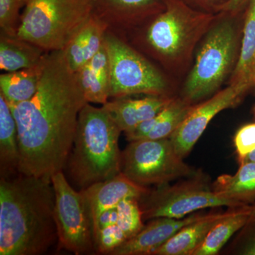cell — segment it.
<instances>
[{
  "label": "cell",
  "mask_w": 255,
  "mask_h": 255,
  "mask_svg": "<svg viewBox=\"0 0 255 255\" xmlns=\"http://www.w3.org/2000/svg\"><path fill=\"white\" fill-rule=\"evenodd\" d=\"M230 247V254L255 255V203L252 204L249 219Z\"/></svg>",
  "instance_id": "83f0119b"
},
{
  "label": "cell",
  "mask_w": 255,
  "mask_h": 255,
  "mask_svg": "<svg viewBox=\"0 0 255 255\" xmlns=\"http://www.w3.org/2000/svg\"><path fill=\"white\" fill-rule=\"evenodd\" d=\"M82 189L85 191L93 226L100 215L106 210L117 207L119 202L126 198L139 199L148 190L147 187L132 182L122 172L108 180L95 183Z\"/></svg>",
  "instance_id": "9a60e30c"
},
{
  "label": "cell",
  "mask_w": 255,
  "mask_h": 255,
  "mask_svg": "<svg viewBox=\"0 0 255 255\" xmlns=\"http://www.w3.org/2000/svg\"><path fill=\"white\" fill-rule=\"evenodd\" d=\"M186 4L199 11L219 14L229 0H182Z\"/></svg>",
  "instance_id": "4dcf8cb0"
},
{
  "label": "cell",
  "mask_w": 255,
  "mask_h": 255,
  "mask_svg": "<svg viewBox=\"0 0 255 255\" xmlns=\"http://www.w3.org/2000/svg\"><path fill=\"white\" fill-rule=\"evenodd\" d=\"M108 26L92 14L85 24L72 37L63 50L65 59L74 73L98 53L105 44Z\"/></svg>",
  "instance_id": "2e32d148"
},
{
  "label": "cell",
  "mask_w": 255,
  "mask_h": 255,
  "mask_svg": "<svg viewBox=\"0 0 255 255\" xmlns=\"http://www.w3.org/2000/svg\"><path fill=\"white\" fill-rule=\"evenodd\" d=\"M233 142L238 162L241 163L247 156L255 150V122L240 128L236 132Z\"/></svg>",
  "instance_id": "f546056e"
},
{
  "label": "cell",
  "mask_w": 255,
  "mask_h": 255,
  "mask_svg": "<svg viewBox=\"0 0 255 255\" xmlns=\"http://www.w3.org/2000/svg\"><path fill=\"white\" fill-rule=\"evenodd\" d=\"M105 43L110 60V99L139 95L173 96L167 74L123 36L108 29Z\"/></svg>",
  "instance_id": "52a82bcc"
},
{
  "label": "cell",
  "mask_w": 255,
  "mask_h": 255,
  "mask_svg": "<svg viewBox=\"0 0 255 255\" xmlns=\"http://www.w3.org/2000/svg\"><path fill=\"white\" fill-rule=\"evenodd\" d=\"M165 9L123 36L165 71L181 75L193 64L197 46L219 14L204 12L182 0H164Z\"/></svg>",
  "instance_id": "3957f363"
},
{
  "label": "cell",
  "mask_w": 255,
  "mask_h": 255,
  "mask_svg": "<svg viewBox=\"0 0 255 255\" xmlns=\"http://www.w3.org/2000/svg\"><path fill=\"white\" fill-rule=\"evenodd\" d=\"M28 2V0H0V32L16 36L21 15L20 11Z\"/></svg>",
  "instance_id": "4316f807"
},
{
  "label": "cell",
  "mask_w": 255,
  "mask_h": 255,
  "mask_svg": "<svg viewBox=\"0 0 255 255\" xmlns=\"http://www.w3.org/2000/svg\"><path fill=\"white\" fill-rule=\"evenodd\" d=\"M19 157L17 125L9 104L0 94L1 177H10L14 172H18Z\"/></svg>",
  "instance_id": "44dd1931"
},
{
  "label": "cell",
  "mask_w": 255,
  "mask_h": 255,
  "mask_svg": "<svg viewBox=\"0 0 255 255\" xmlns=\"http://www.w3.org/2000/svg\"><path fill=\"white\" fill-rule=\"evenodd\" d=\"M212 189L218 196L234 201L241 206L255 203V162L240 163L234 174L220 176L212 184Z\"/></svg>",
  "instance_id": "ffe728a7"
},
{
  "label": "cell",
  "mask_w": 255,
  "mask_h": 255,
  "mask_svg": "<svg viewBox=\"0 0 255 255\" xmlns=\"http://www.w3.org/2000/svg\"><path fill=\"white\" fill-rule=\"evenodd\" d=\"M58 238L51 181L18 173L0 179V255H38Z\"/></svg>",
  "instance_id": "7a4b0ae2"
},
{
  "label": "cell",
  "mask_w": 255,
  "mask_h": 255,
  "mask_svg": "<svg viewBox=\"0 0 255 255\" xmlns=\"http://www.w3.org/2000/svg\"><path fill=\"white\" fill-rule=\"evenodd\" d=\"M87 102L104 105L110 99V60L105 43L97 55L76 72Z\"/></svg>",
  "instance_id": "e0dca14e"
},
{
  "label": "cell",
  "mask_w": 255,
  "mask_h": 255,
  "mask_svg": "<svg viewBox=\"0 0 255 255\" xmlns=\"http://www.w3.org/2000/svg\"><path fill=\"white\" fill-rule=\"evenodd\" d=\"M227 214L228 211H225L203 214L179 230L173 237L156 250L152 255H192L215 225Z\"/></svg>",
  "instance_id": "ac0fdd59"
},
{
  "label": "cell",
  "mask_w": 255,
  "mask_h": 255,
  "mask_svg": "<svg viewBox=\"0 0 255 255\" xmlns=\"http://www.w3.org/2000/svg\"><path fill=\"white\" fill-rule=\"evenodd\" d=\"M250 0H229L223 6L221 12L230 13L232 14H238L243 11Z\"/></svg>",
  "instance_id": "d6a6232c"
},
{
  "label": "cell",
  "mask_w": 255,
  "mask_h": 255,
  "mask_svg": "<svg viewBox=\"0 0 255 255\" xmlns=\"http://www.w3.org/2000/svg\"><path fill=\"white\" fill-rule=\"evenodd\" d=\"M239 14L219 13L197 46L181 96L191 105L219 92L226 78L232 75L241 49Z\"/></svg>",
  "instance_id": "5b68a950"
},
{
  "label": "cell",
  "mask_w": 255,
  "mask_h": 255,
  "mask_svg": "<svg viewBox=\"0 0 255 255\" xmlns=\"http://www.w3.org/2000/svg\"><path fill=\"white\" fill-rule=\"evenodd\" d=\"M174 96L146 95L143 98L119 97L102 105L122 132H128L163 110Z\"/></svg>",
  "instance_id": "5bb4252c"
},
{
  "label": "cell",
  "mask_w": 255,
  "mask_h": 255,
  "mask_svg": "<svg viewBox=\"0 0 255 255\" xmlns=\"http://www.w3.org/2000/svg\"><path fill=\"white\" fill-rule=\"evenodd\" d=\"M252 212L251 205L231 208V211L210 231L206 239L192 255H215L246 225Z\"/></svg>",
  "instance_id": "7402d4cb"
},
{
  "label": "cell",
  "mask_w": 255,
  "mask_h": 255,
  "mask_svg": "<svg viewBox=\"0 0 255 255\" xmlns=\"http://www.w3.org/2000/svg\"><path fill=\"white\" fill-rule=\"evenodd\" d=\"M92 14L91 0H28L16 35L46 52L63 50Z\"/></svg>",
  "instance_id": "8992f818"
},
{
  "label": "cell",
  "mask_w": 255,
  "mask_h": 255,
  "mask_svg": "<svg viewBox=\"0 0 255 255\" xmlns=\"http://www.w3.org/2000/svg\"><path fill=\"white\" fill-rule=\"evenodd\" d=\"M194 105L182 97H174L172 102L155 117L145 121L148 134L145 139L168 138L184 122Z\"/></svg>",
  "instance_id": "d4e9b609"
},
{
  "label": "cell",
  "mask_w": 255,
  "mask_h": 255,
  "mask_svg": "<svg viewBox=\"0 0 255 255\" xmlns=\"http://www.w3.org/2000/svg\"><path fill=\"white\" fill-rule=\"evenodd\" d=\"M245 161L255 162V150L254 151H253V152H252L251 154H249V155L247 156L246 158L243 161V162H245Z\"/></svg>",
  "instance_id": "836d02e7"
},
{
  "label": "cell",
  "mask_w": 255,
  "mask_h": 255,
  "mask_svg": "<svg viewBox=\"0 0 255 255\" xmlns=\"http://www.w3.org/2000/svg\"><path fill=\"white\" fill-rule=\"evenodd\" d=\"M119 220L117 225L123 230L128 239L133 237L144 227L142 214L138 199L128 197L119 202L117 206Z\"/></svg>",
  "instance_id": "484cf974"
},
{
  "label": "cell",
  "mask_w": 255,
  "mask_h": 255,
  "mask_svg": "<svg viewBox=\"0 0 255 255\" xmlns=\"http://www.w3.org/2000/svg\"><path fill=\"white\" fill-rule=\"evenodd\" d=\"M92 14L122 36L165 9L164 0H91Z\"/></svg>",
  "instance_id": "7c38bea8"
},
{
  "label": "cell",
  "mask_w": 255,
  "mask_h": 255,
  "mask_svg": "<svg viewBox=\"0 0 255 255\" xmlns=\"http://www.w3.org/2000/svg\"><path fill=\"white\" fill-rule=\"evenodd\" d=\"M251 85L252 87V90L255 88V70L254 73H253V76H252Z\"/></svg>",
  "instance_id": "e575fe53"
},
{
  "label": "cell",
  "mask_w": 255,
  "mask_h": 255,
  "mask_svg": "<svg viewBox=\"0 0 255 255\" xmlns=\"http://www.w3.org/2000/svg\"><path fill=\"white\" fill-rule=\"evenodd\" d=\"M251 90L246 83L229 85L211 98L194 105L184 122L169 137L179 156L184 159L187 157L212 119L222 111L241 103Z\"/></svg>",
  "instance_id": "8fae6325"
},
{
  "label": "cell",
  "mask_w": 255,
  "mask_h": 255,
  "mask_svg": "<svg viewBox=\"0 0 255 255\" xmlns=\"http://www.w3.org/2000/svg\"><path fill=\"white\" fill-rule=\"evenodd\" d=\"M255 70V0H250L245 14L239 56L228 83H246L251 87V80Z\"/></svg>",
  "instance_id": "cb8c5ba5"
},
{
  "label": "cell",
  "mask_w": 255,
  "mask_h": 255,
  "mask_svg": "<svg viewBox=\"0 0 255 255\" xmlns=\"http://www.w3.org/2000/svg\"><path fill=\"white\" fill-rule=\"evenodd\" d=\"M118 220L119 214L117 207L106 210L104 212H102L99 216L95 226H94L95 239L99 231L104 229V228L109 227V226L117 225L118 223Z\"/></svg>",
  "instance_id": "1f68e13d"
},
{
  "label": "cell",
  "mask_w": 255,
  "mask_h": 255,
  "mask_svg": "<svg viewBox=\"0 0 255 255\" xmlns=\"http://www.w3.org/2000/svg\"><path fill=\"white\" fill-rule=\"evenodd\" d=\"M202 214L193 213L182 219L157 218L145 225L141 231L129 238L112 255H152L156 250L173 237L184 226L199 219Z\"/></svg>",
  "instance_id": "4fadbf2b"
},
{
  "label": "cell",
  "mask_w": 255,
  "mask_h": 255,
  "mask_svg": "<svg viewBox=\"0 0 255 255\" xmlns=\"http://www.w3.org/2000/svg\"><path fill=\"white\" fill-rule=\"evenodd\" d=\"M43 62L36 68L1 74L0 94L9 105L22 103L35 95L41 81Z\"/></svg>",
  "instance_id": "603a6c76"
},
{
  "label": "cell",
  "mask_w": 255,
  "mask_h": 255,
  "mask_svg": "<svg viewBox=\"0 0 255 255\" xmlns=\"http://www.w3.org/2000/svg\"><path fill=\"white\" fill-rule=\"evenodd\" d=\"M46 50L16 36L0 32V69L13 72L36 68L43 63Z\"/></svg>",
  "instance_id": "d6986e66"
},
{
  "label": "cell",
  "mask_w": 255,
  "mask_h": 255,
  "mask_svg": "<svg viewBox=\"0 0 255 255\" xmlns=\"http://www.w3.org/2000/svg\"><path fill=\"white\" fill-rule=\"evenodd\" d=\"M127 240L123 230L118 225H114L99 231L95 239V248L98 253L111 255Z\"/></svg>",
  "instance_id": "f1b7e54d"
},
{
  "label": "cell",
  "mask_w": 255,
  "mask_h": 255,
  "mask_svg": "<svg viewBox=\"0 0 255 255\" xmlns=\"http://www.w3.org/2000/svg\"><path fill=\"white\" fill-rule=\"evenodd\" d=\"M55 194V220L60 246L75 255L95 248L94 226L85 191H76L63 171L51 178Z\"/></svg>",
  "instance_id": "30bf717a"
},
{
  "label": "cell",
  "mask_w": 255,
  "mask_h": 255,
  "mask_svg": "<svg viewBox=\"0 0 255 255\" xmlns=\"http://www.w3.org/2000/svg\"><path fill=\"white\" fill-rule=\"evenodd\" d=\"M122 172L137 185L145 187L168 184L198 173L184 162L169 137L130 142L122 152Z\"/></svg>",
  "instance_id": "9c48e42d"
},
{
  "label": "cell",
  "mask_w": 255,
  "mask_h": 255,
  "mask_svg": "<svg viewBox=\"0 0 255 255\" xmlns=\"http://www.w3.org/2000/svg\"><path fill=\"white\" fill-rule=\"evenodd\" d=\"M253 114H254V117H255V106L254 107V108H253Z\"/></svg>",
  "instance_id": "d590c367"
},
{
  "label": "cell",
  "mask_w": 255,
  "mask_h": 255,
  "mask_svg": "<svg viewBox=\"0 0 255 255\" xmlns=\"http://www.w3.org/2000/svg\"><path fill=\"white\" fill-rule=\"evenodd\" d=\"M88 102L63 50L48 52L31 100L9 105L18 129V172L51 181L73 147L79 114Z\"/></svg>",
  "instance_id": "6da1fadb"
},
{
  "label": "cell",
  "mask_w": 255,
  "mask_h": 255,
  "mask_svg": "<svg viewBox=\"0 0 255 255\" xmlns=\"http://www.w3.org/2000/svg\"><path fill=\"white\" fill-rule=\"evenodd\" d=\"M122 132L103 106L87 103L80 111L67 163L70 177L82 189L122 173Z\"/></svg>",
  "instance_id": "277c9868"
},
{
  "label": "cell",
  "mask_w": 255,
  "mask_h": 255,
  "mask_svg": "<svg viewBox=\"0 0 255 255\" xmlns=\"http://www.w3.org/2000/svg\"><path fill=\"white\" fill-rule=\"evenodd\" d=\"M138 203L142 219L146 221L157 218L182 219L199 210L241 206L218 196L207 178L199 172L174 185L168 183L157 186L152 190L148 189L138 199Z\"/></svg>",
  "instance_id": "ba28073f"
}]
</instances>
